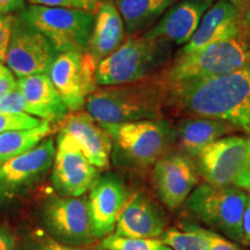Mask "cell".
Here are the masks:
<instances>
[{
	"instance_id": "cell-1",
	"label": "cell",
	"mask_w": 250,
	"mask_h": 250,
	"mask_svg": "<svg viewBox=\"0 0 250 250\" xmlns=\"http://www.w3.org/2000/svg\"><path fill=\"white\" fill-rule=\"evenodd\" d=\"M166 104L191 116L250 127V67L230 73L165 85Z\"/></svg>"
},
{
	"instance_id": "cell-2",
	"label": "cell",
	"mask_w": 250,
	"mask_h": 250,
	"mask_svg": "<svg viewBox=\"0 0 250 250\" xmlns=\"http://www.w3.org/2000/svg\"><path fill=\"white\" fill-rule=\"evenodd\" d=\"M166 90L160 74L134 83L98 87L85 109L99 123L161 120Z\"/></svg>"
},
{
	"instance_id": "cell-3",
	"label": "cell",
	"mask_w": 250,
	"mask_h": 250,
	"mask_svg": "<svg viewBox=\"0 0 250 250\" xmlns=\"http://www.w3.org/2000/svg\"><path fill=\"white\" fill-rule=\"evenodd\" d=\"M250 67V37L241 27L196 51L174 56L160 73L165 85L221 76Z\"/></svg>"
},
{
	"instance_id": "cell-4",
	"label": "cell",
	"mask_w": 250,
	"mask_h": 250,
	"mask_svg": "<svg viewBox=\"0 0 250 250\" xmlns=\"http://www.w3.org/2000/svg\"><path fill=\"white\" fill-rule=\"evenodd\" d=\"M174 44L165 39L129 36L95 71L99 87L122 85L159 76L173 59Z\"/></svg>"
},
{
	"instance_id": "cell-5",
	"label": "cell",
	"mask_w": 250,
	"mask_h": 250,
	"mask_svg": "<svg viewBox=\"0 0 250 250\" xmlns=\"http://www.w3.org/2000/svg\"><path fill=\"white\" fill-rule=\"evenodd\" d=\"M100 125L111 139L112 160L127 168L154 165L174 144V127L164 118Z\"/></svg>"
},
{
	"instance_id": "cell-6",
	"label": "cell",
	"mask_w": 250,
	"mask_h": 250,
	"mask_svg": "<svg viewBox=\"0 0 250 250\" xmlns=\"http://www.w3.org/2000/svg\"><path fill=\"white\" fill-rule=\"evenodd\" d=\"M249 195L237 187H217L205 183L196 187L186 201L197 219L229 239L246 242L242 219Z\"/></svg>"
},
{
	"instance_id": "cell-7",
	"label": "cell",
	"mask_w": 250,
	"mask_h": 250,
	"mask_svg": "<svg viewBox=\"0 0 250 250\" xmlns=\"http://www.w3.org/2000/svg\"><path fill=\"white\" fill-rule=\"evenodd\" d=\"M50 41L58 54L86 52L95 14L81 9L29 5L20 12Z\"/></svg>"
},
{
	"instance_id": "cell-8",
	"label": "cell",
	"mask_w": 250,
	"mask_h": 250,
	"mask_svg": "<svg viewBox=\"0 0 250 250\" xmlns=\"http://www.w3.org/2000/svg\"><path fill=\"white\" fill-rule=\"evenodd\" d=\"M198 173L206 183L237 187L246 190L250 173V143L240 136H225L202 149L196 156Z\"/></svg>"
},
{
	"instance_id": "cell-9",
	"label": "cell",
	"mask_w": 250,
	"mask_h": 250,
	"mask_svg": "<svg viewBox=\"0 0 250 250\" xmlns=\"http://www.w3.org/2000/svg\"><path fill=\"white\" fill-rule=\"evenodd\" d=\"M41 218L50 236L64 245L81 247L93 243L88 197L52 196L45 201Z\"/></svg>"
},
{
	"instance_id": "cell-10",
	"label": "cell",
	"mask_w": 250,
	"mask_h": 250,
	"mask_svg": "<svg viewBox=\"0 0 250 250\" xmlns=\"http://www.w3.org/2000/svg\"><path fill=\"white\" fill-rule=\"evenodd\" d=\"M58 52L22 14H17L6 65L15 77L49 73Z\"/></svg>"
},
{
	"instance_id": "cell-11",
	"label": "cell",
	"mask_w": 250,
	"mask_h": 250,
	"mask_svg": "<svg viewBox=\"0 0 250 250\" xmlns=\"http://www.w3.org/2000/svg\"><path fill=\"white\" fill-rule=\"evenodd\" d=\"M55 154V139L49 136L6 162L0 168V203L15 201L36 186L54 165Z\"/></svg>"
},
{
	"instance_id": "cell-12",
	"label": "cell",
	"mask_w": 250,
	"mask_h": 250,
	"mask_svg": "<svg viewBox=\"0 0 250 250\" xmlns=\"http://www.w3.org/2000/svg\"><path fill=\"white\" fill-rule=\"evenodd\" d=\"M96 67L87 52H62L52 62L49 76L70 112L85 108L88 96L99 87Z\"/></svg>"
},
{
	"instance_id": "cell-13",
	"label": "cell",
	"mask_w": 250,
	"mask_h": 250,
	"mask_svg": "<svg viewBox=\"0 0 250 250\" xmlns=\"http://www.w3.org/2000/svg\"><path fill=\"white\" fill-rule=\"evenodd\" d=\"M51 179L59 195L70 197L86 195L99 179L98 168L90 164L76 140L62 131L56 138Z\"/></svg>"
},
{
	"instance_id": "cell-14",
	"label": "cell",
	"mask_w": 250,
	"mask_h": 250,
	"mask_svg": "<svg viewBox=\"0 0 250 250\" xmlns=\"http://www.w3.org/2000/svg\"><path fill=\"white\" fill-rule=\"evenodd\" d=\"M152 180L161 202L170 210H176L193 191L198 176L189 155L168 152L154 164Z\"/></svg>"
},
{
	"instance_id": "cell-15",
	"label": "cell",
	"mask_w": 250,
	"mask_h": 250,
	"mask_svg": "<svg viewBox=\"0 0 250 250\" xmlns=\"http://www.w3.org/2000/svg\"><path fill=\"white\" fill-rule=\"evenodd\" d=\"M88 192L93 233L96 239H101L114 232L118 217L130 196L124 183L114 174L99 177Z\"/></svg>"
},
{
	"instance_id": "cell-16",
	"label": "cell",
	"mask_w": 250,
	"mask_h": 250,
	"mask_svg": "<svg viewBox=\"0 0 250 250\" xmlns=\"http://www.w3.org/2000/svg\"><path fill=\"white\" fill-rule=\"evenodd\" d=\"M211 5V0H177L144 36L168 40L174 45H186Z\"/></svg>"
},
{
	"instance_id": "cell-17",
	"label": "cell",
	"mask_w": 250,
	"mask_h": 250,
	"mask_svg": "<svg viewBox=\"0 0 250 250\" xmlns=\"http://www.w3.org/2000/svg\"><path fill=\"white\" fill-rule=\"evenodd\" d=\"M167 219L164 208L145 192L129 197L118 217L115 234L125 237H154L165 232Z\"/></svg>"
},
{
	"instance_id": "cell-18",
	"label": "cell",
	"mask_w": 250,
	"mask_h": 250,
	"mask_svg": "<svg viewBox=\"0 0 250 250\" xmlns=\"http://www.w3.org/2000/svg\"><path fill=\"white\" fill-rule=\"evenodd\" d=\"M61 131L76 140L86 158L98 169H107L111 158V139L87 111L70 112L61 122Z\"/></svg>"
},
{
	"instance_id": "cell-19",
	"label": "cell",
	"mask_w": 250,
	"mask_h": 250,
	"mask_svg": "<svg viewBox=\"0 0 250 250\" xmlns=\"http://www.w3.org/2000/svg\"><path fill=\"white\" fill-rule=\"evenodd\" d=\"M18 88L29 104L33 116L61 123L70 114L49 73L18 78Z\"/></svg>"
},
{
	"instance_id": "cell-20",
	"label": "cell",
	"mask_w": 250,
	"mask_h": 250,
	"mask_svg": "<svg viewBox=\"0 0 250 250\" xmlns=\"http://www.w3.org/2000/svg\"><path fill=\"white\" fill-rule=\"evenodd\" d=\"M125 33L123 19L116 5L112 0H102L95 13V22L86 52L99 65L120 48L125 41Z\"/></svg>"
},
{
	"instance_id": "cell-21",
	"label": "cell",
	"mask_w": 250,
	"mask_h": 250,
	"mask_svg": "<svg viewBox=\"0 0 250 250\" xmlns=\"http://www.w3.org/2000/svg\"><path fill=\"white\" fill-rule=\"evenodd\" d=\"M240 11L232 0H218L203 15L191 40L179 52L188 54L210 44L240 26Z\"/></svg>"
},
{
	"instance_id": "cell-22",
	"label": "cell",
	"mask_w": 250,
	"mask_h": 250,
	"mask_svg": "<svg viewBox=\"0 0 250 250\" xmlns=\"http://www.w3.org/2000/svg\"><path fill=\"white\" fill-rule=\"evenodd\" d=\"M235 127L226 122L208 117L186 118L174 127V144L184 154L196 158L203 148L223 138Z\"/></svg>"
},
{
	"instance_id": "cell-23",
	"label": "cell",
	"mask_w": 250,
	"mask_h": 250,
	"mask_svg": "<svg viewBox=\"0 0 250 250\" xmlns=\"http://www.w3.org/2000/svg\"><path fill=\"white\" fill-rule=\"evenodd\" d=\"M129 36L145 34L177 0H112Z\"/></svg>"
},
{
	"instance_id": "cell-24",
	"label": "cell",
	"mask_w": 250,
	"mask_h": 250,
	"mask_svg": "<svg viewBox=\"0 0 250 250\" xmlns=\"http://www.w3.org/2000/svg\"><path fill=\"white\" fill-rule=\"evenodd\" d=\"M55 131L52 122L43 121L39 126L29 130L8 131L0 133V168L6 162L33 148Z\"/></svg>"
},
{
	"instance_id": "cell-25",
	"label": "cell",
	"mask_w": 250,
	"mask_h": 250,
	"mask_svg": "<svg viewBox=\"0 0 250 250\" xmlns=\"http://www.w3.org/2000/svg\"><path fill=\"white\" fill-rule=\"evenodd\" d=\"M160 240L171 250H208L206 229L195 225H186L183 229L169 228L161 234Z\"/></svg>"
},
{
	"instance_id": "cell-26",
	"label": "cell",
	"mask_w": 250,
	"mask_h": 250,
	"mask_svg": "<svg viewBox=\"0 0 250 250\" xmlns=\"http://www.w3.org/2000/svg\"><path fill=\"white\" fill-rule=\"evenodd\" d=\"M101 246L104 250H171L156 237H125L117 234L105 236Z\"/></svg>"
},
{
	"instance_id": "cell-27",
	"label": "cell",
	"mask_w": 250,
	"mask_h": 250,
	"mask_svg": "<svg viewBox=\"0 0 250 250\" xmlns=\"http://www.w3.org/2000/svg\"><path fill=\"white\" fill-rule=\"evenodd\" d=\"M42 120L23 112H7L0 111V133L8 131L29 130L42 124Z\"/></svg>"
},
{
	"instance_id": "cell-28",
	"label": "cell",
	"mask_w": 250,
	"mask_h": 250,
	"mask_svg": "<svg viewBox=\"0 0 250 250\" xmlns=\"http://www.w3.org/2000/svg\"><path fill=\"white\" fill-rule=\"evenodd\" d=\"M30 5L48 6L70 9H81L95 14L101 5L102 0H27Z\"/></svg>"
},
{
	"instance_id": "cell-29",
	"label": "cell",
	"mask_w": 250,
	"mask_h": 250,
	"mask_svg": "<svg viewBox=\"0 0 250 250\" xmlns=\"http://www.w3.org/2000/svg\"><path fill=\"white\" fill-rule=\"evenodd\" d=\"M0 111L15 112V114L23 112V114L31 115L29 104H28L26 99H24V96L21 94L18 87L0 98Z\"/></svg>"
},
{
	"instance_id": "cell-30",
	"label": "cell",
	"mask_w": 250,
	"mask_h": 250,
	"mask_svg": "<svg viewBox=\"0 0 250 250\" xmlns=\"http://www.w3.org/2000/svg\"><path fill=\"white\" fill-rule=\"evenodd\" d=\"M15 17H17L15 14L0 15V62L1 64H6L7 59Z\"/></svg>"
},
{
	"instance_id": "cell-31",
	"label": "cell",
	"mask_w": 250,
	"mask_h": 250,
	"mask_svg": "<svg viewBox=\"0 0 250 250\" xmlns=\"http://www.w3.org/2000/svg\"><path fill=\"white\" fill-rule=\"evenodd\" d=\"M21 250H83L80 247H72L52 239L51 236L36 237L26 242Z\"/></svg>"
},
{
	"instance_id": "cell-32",
	"label": "cell",
	"mask_w": 250,
	"mask_h": 250,
	"mask_svg": "<svg viewBox=\"0 0 250 250\" xmlns=\"http://www.w3.org/2000/svg\"><path fill=\"white\" fill-rule=\"evenodd\" d=\"M206 234H208V242H210L208 250H240L234 243L224 239L223 236H220L215 232L206 229Z\"/></svg>"
},
{
	"instance_id": "cell-33",
	"label": "cell",
	"mask_w": 250,
	"mask_h": 250,
	"mask_svg": "<svg viewBox=\"0 0 250 250\" xmlns=\"http://www.w3.org/2000/svg\"><path fill=\"white\" fill-rule=\"evenodd\" d=\"M18 87V80L9 68L0 73V98Z\"/></svg>"
},
{
	"instance_id": "cell-34",
	"label": "cell",
	"mask_w": 250,
	"mask_h": 250,
	"mask_svg": "<svg viewBox=\"0 0 250 250\" xmlns=\"http://www.w3.org/2000/svg\"><path fill=\"white\" fill-rule=\"evenodd\" d=\"M26 8V0H0V15L14 14Z\"/></svg>"
},
{
	"instance_id": "cell-35",
	"label": "cell",
	"mask_w": 250,
	"mask_h": 250,
	"mask_svg": "<svg viewBox=\"0 0 250 250\" xmlns=\"http://www.w3.org/2000/svg\"><path fill=\"white\" fill-rule=\"evenodd\" d=\"M0 250H15V237L4 227H0Z\"/></svg>"
},
{
	"instance_id": "cell-36",
	"label": "cell",
	"mask_w": 250,
	"mask_h": 250,
	"mask_svg": "<svg viewBox=\"0 0 250 250\" xmlns=\"http://www.w3.org/2000/svg\"><path fill=\"white\" fill-rule=\"evenodd\" d=\"M240 27L247 36L250 37V1L245 8L240 11Z\"/></svg>"
},
{
	"instance_id": "cell-37",
	"label": "cell",
	"mask_w": 250,
	"mask_h": 250,
	"mask_svg": "<svg viewBox=\"0 0 250 250\" xmlns=\"http://www.w3.org/2000/svg\"><path fill=\"white\" fill-rule=\"evenodd\" d=\"M242 232L243 236H245V241L250 243V195L248 197V201H247L245 213H243Z\"/></svg>"
},
{
	"instance_id": "cell-38",
	"label": "cell",
	"mask_w": 250,
	"mask_h": 250,
	"mask_svg": "<svg viewBox=\"0 0 250 250\" xmlns=\"http://www.w3.org/2000/svg\"><path fill=\"white\" fill-rule=\"evenodd\" d=\"M249 1L250 0H241V1H240V5H239V11H241V9L245 8L246 6L249 4Z\"/></svg>"
},
{
	"instance_id": "cell-39",
	"label": "cell",
	"mask_w": 250,
	"mask_h": 250,
	"mask_svg": "<svg viewBox=\"0 0 250 250\" xmlns=\"http://www.w3.org/2000/svg\"><path fill=\"white\" fill-rule=\"evenodd\" d=\"M7 68H8L7 66H5L4 64H1V62H0V73H2V72L7 70Z\"/></svg>"
},
{
	"instance_id": "cell-40",
	"label": "cell",
	"mask_w": 250,
	"mask_h": 250,
	"mask_svg": "<svg viewBox=\"0 0 250 250\" xmlns=\"http://www.w3.org/2000/svg\"><path fill=\"white\" fill-rule=\"evenodd\" d=\"M246 190H250V173H249V176H248V181H247Z\"/></svg>"
},
{
	"instance_id": "cell-41",
	"label": "cell",
	"mask_w": 250,
	"mask_h": 250,
	"mask_svg": "<svg viewBox=\"0 0 250 250\" xmlns=\"http://www.w3.org/2000/svg\"><path fill=\"white\" fill-rule=\"evenodd\" d=\"M240 1H241V0H232V2L233 4H235L236 6H237V8H239V5H240Z\"/></svg>"
},
{
	"instance_id": "cell-42",
	"label": "cell",
	"mask_w": 250,
	"mask_h": 250,
	"mask_svg": "<svg viewBox=\"0 0 250 250\" xmlns=\"http://www.w3.org/2000/svg\"><path fill=\"white\" fill-rule=\"evenodd\" d=\"M248 132H249V137H248V139H249V143H250V127L248 129Z\"/></svg>"
},
{
	"instance_id": "cell-43",
	"label": "cell",
	"mask_w": 250,
	"mask_h": 250,
	"mask_svg": "<svg viewBox=\"0 0 250 250\" xmlns=\"http://www.w3.org/2000/svg\"><path fill=\"white\" fill-rule=\"evenodd\" d=\"M211 1H213V0H211Z\"/></svg>"
}]
</instances>
